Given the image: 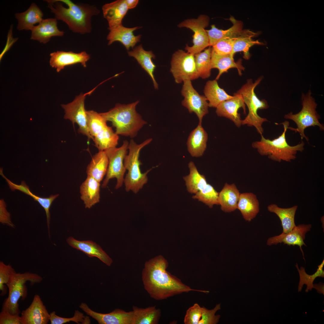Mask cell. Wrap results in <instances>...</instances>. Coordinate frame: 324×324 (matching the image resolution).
<instances>
[{"label": "cell", "mask_w": 324, "mask_h": 324, "mask_svg": "<svg viewBox=\"0 0 324 324\" xmlns=\"http://www.w3.org/2000/svg\"><path fill=\"white\" fill-rule=\"evenodd\" d=\"M118 139V135L107 126L94 137L93 141L99 151H105L116 147Z\"/></svg>", "instance_id": "obj_38"}, {"label": "cell", "mask_w": 324, "mask_h": 324, "mask_svg": "<svg viewBox=\"0 0 324 324\" xmlns=\"http://www.w3.org/2000/svg\"><path fill=\"white\" fill-rule=\"evenodd\" d=\"M22 324H47L49 321V314L40 296L34 295L28 307L21 312Z\"/></svg>", "instance_id": "obj_18"}, {"label": "cell", "mask_w": 324, "mask_h": 324, "mask_svg": "<svg viewBox=\"0 0 324 324\" xmlns=\"http://www.w3.org/2000/svg\"><path fill=\"white\" fill-rule=\"evenodd\" d=\"M49 321L51 324H63L74 322L77 324H86L91 323L88 316H86L84 314L78 310H75L74 316L71 318H68L61 317L56 315V312L52 311L50 313Z\"/></svg>", "instance_id": "obj_43"}, {"label": "cell", "mask_w": 324, "mask_h": 324, "mask_svg": "<svg viewBox=\"0 0 324 324\" xmlns=\"http://www.w3.org/2000/svg\"><path fill=\"white\" fill-rule=\"evenodd\" d=\"M128 9H133L138 4V0H125Z\"/></svg>", "instance_id": "obj_52"}, {"label": "cell", "mask_w": 324, "mask_h": 324, "mask_svg": "<svg viewBox=\"0 0 324 324\" xmlns=\"http://www.w3.org/2000/svg\"><path fill=\"white\" fill-rule=\"evenodd\" d=\"M88 93H81L76 96L71 102L67 104H62L64 110V118L70 120L74 125L76 123L79 126L78 132L86 136L89 141L93 138L90 134L87 125L86 111L85 108L84 101Z\"/></svg>", "instance_id": "obj_13"}, {"label": "cell", "mask_w": 324, "mask_h": 324, "mask_svg": "<svg viewBox=\"0 0 324 324\" xmlns=\"http://www.w3.org/2000/svg\"><path fill=\"white\" fill-rule=\"evenodd\" d=\"M183 82L181 94L184 99L182 101V104L188 109L189 113H195L198 118L199 124H202L203 117L208 112L207 99L194 89L191 80H185Z\"/></svg>", "instance_id": "obj_12"}, {"label": "cell", "mask_w": 324, "mask_h": 324, "mask_svg": "<svg viewBox=\"0 0 324 324\" xmlns=\"http://www.w3.org/2000/svg\"><path fill=\"white\" fill-rule=\"evenodd\" d=\"M301 104L302 108L300 112L295 114L291 112L285 115L284 118L292 120L297 126L296 128L289 126L288 129L296 133L298 132L302 140L304 138L308 142L309 139L304 133L305 129L311 126H317L320 130L323 131L324 126L319 122L320 117L316 110L317 104L312 96L310 90L306 94L302 93Z\"/></svg>", "instance_id": "obj_8"}, {"label": "cell", "mask_w": 324, "mask_h": 324, "mask_svg": "<svg viewBox=\"0 0 324 324\" xmlns=\"http://www.w3.org/2000/svg\"><path fill=\"white\" fill-rule=\"evenodd\" d=\"M324 265V260L321 264L318 266V268L316 272L312 275L308 274L305 272V268L301 267L299 269L298 264L296 263L295 266L298 272L300 280L298 286V292H301L304 284L307 285L305 292H308L309 290L311 291L313 288V282L315 279L317 277H324V271L323 268Z\"/></svg>", "instance_id": "obj_40"}, {"label": "cell", "mask_w": 324, "mask_h": 324, "mask_svg": "<svg viewBox=\"0 0 324 324\" xmlns=\"http://www.w3.org/2000/svg\"><path fill=\"white\" fill-rule=\"evenodd\" d=\"M236 38H225L220 39L212 46V50L219 55H230Z\"/></svg>", "instance_id": "obj_45"}, {"label": "cell", "mask_w": 324, "mask_h": 324, "mask_svg": "<svg viewBox=\"0 0 324 324\" xmlns=\"http://www.w3.org/2000/svg\"><path fill=\"white\" fill-rule=\"evenodd\" d=\"M43 280L41 276L35 273L13 272L7 285L9 290L8 296L3 303L1 310L8 311L13 315H19L20 311L18 302L21 298L22 300H24L27 296L28 289L26 283L29 281L33 285L40 283Z\"/></svg>", "instance_id": "obj_6"}, {"label": "cell", "mask_w": 324, "mask_h": 324, "mask_svg": "<svg viewBox=\"0 0 324 324\" xmlns=\"http://www.w3.org/2000/svg\"><path fill=\"white\" fill-rule=\"evenodd\" d=\"M221 309L220 304H217L213 309L209 310L195 303L186 311L184 319V324H216L219 322L220 315H216Z\"/></svg>", "instance_id": "obj_16"}, {"label": "cell", "mask_w": 324, "mask_h": 324, "mask_svg": "<svg viewBox=\"0 0 324 324\" xmlns=\"http://www.w3.org/2000/svg\"><path fill=\"white\" fill-rule=\"evenodd\" d=\"M57 20H61L74 33L82 34L92 31V18L100 10L95 6L74 3L69 0H46Z\"/></svg>", "instance_id": "obj_2"}, {"label": "cell", "mask_w": 324, "mask_h": 324, "mask_svg": "<svg viewBox=\"0 0 324 324\" xmlns=\"http://www.w3.org/2000/svg\"><path fill=\"white\" fill-rule=\"evenodd\" d=\"M57 25V20L55 18L43 19L32 30L31 39L45 44L52 37L63 36L64 32L58 29Z\"/></svg>", "instance_id": "obj_21"}, {"label": "cell", "mask_w": 324, "mask_h": 324, "mask_svg": "<svg viewBox=\"0 0 324 324\" xmlns=\"http://www.w3.org/2000/svg\"><path fill=\"white\" fill-rule=\"evenodd\" d=\"M80 308L88 315L96 320L99 324H133L134 313L133 311L126 312L116 309L107 314L98 313L92 310L87 305L82 303Z\"/></svg>", "instance_id": "obj_14"}, {"label": "cell", "mask_w": 324, "mask_h": 324, "mask_svg": "<svg viewBox=\"0 0 324 324\" xmlns=\"http://www.w3.org/2000/svg\"><path fill=\"white\" fill-rule=\"evenodd\" d=\"M100 182L89 176L80 187V198L86 208H90L100 201Z\"/></svg>", "instance_id": "obj_26"}, {"label": "cell", "mask_w": 324, "mask_h": 324, "mask_svg": "<svg viewBox=\"0 0 324 324\" xmlns=\"http://www.w3.org/2000/svg\"><path fill=\"white\" fill-rule=\"evenodd\" d=\"M192 196L194 199H197L212 208L215 205H219L218 193L211 184H207L205 187Z\"/></svg>", "instance_id": "obj_42"}, {"label": "cell", "mask_w": 324, "mask_h": 324, "mask_svg": "<svg viewBox=\"0 0 324 324\" xmlns=\"http://www.w3.org/2000/svg\"><path fill=\"white\" fill-rule=\"evenodd\" d=\"M212 51V48L209 47L194 55L196 70L199 77L202 79L207 78L211 75Z\"/></svg>", "instance_id": "obj_39"}, {"label": "cell", "mask_w": 324, "mask_h": 324, "mask_svg": "<svg viewBox=\"0 0 324 324\" xmlns=\"http://www.w3.org/2000/svg\"><path fill=\"white\" fill-rule=\"evenodd\" d=\"M242 108L246 114V108L241 95L236 93L234 94L233 98L224 101L216 107V112L219 116L227 118L232 121L236 126L240 127L242 125L240 114L238 112V109Z\"/></svg>", "instance_id": "obj_19"}, {"label": "cell", "mask_w": 324, "mask_h": 324, "mask_svg": "<svg viewBox=\"0 0 324 324\" xmlns=\"http://www.w3.org/2000/svg\"><path fill=\"white\" fill-rule=\"evenodd\" d=\"M2 170V168H1L0 174L5 179L11 190H18L27 195L31 196L32 193L30 191L29 187L26 185L24 181H22L21 184L20 185H17L14 183L4 176L3 174Z\"/></svg>", "instance_id": "obj_49"}, {"label": "cell", "mask_w": 324, "mask_h": 324, "mask_svg": "<svg viewBox=\"0 0 324 324\" xmlns=\"http://www.w3.org/2000/svg\"><path fill=\"white\" fill-rule=\"evenodd\" d=\"M297 208V205L287 208H281L274 204L267 207L269 212L275 213L279 218L283 229L282 232L285 233L291 230L296 226L295 217Z\"/></svg>", "instance_id": "obj_34"}, {"label": "cell", "mask_w": 324, "mask_h": 324, "mask_svg": "<svg viewBox=\"0 0 324 324\" xmlns=\"http://www.w3.org/2000/svg\"><path fill=\"white\" fill-rule=\"evenodd\" d=\"M102 9L104 17L108 22V29L110 30L122 25V20L128 9L125 0H117L104 4Z\"/></svg>", "instance_id": "obj_22"}, {"label": "cell", "mask_w": 324, "mask_h": 324, "mask_svg": "<svg viewBox=\"0 0 324 324\" xmlns=\"http://www.w3.org/2000/svg\"><path fill=\"white\" fill-rule=\"evenodd\" d=\"M167 260L160 255L146 262L142 273L144 287L152 298L157 300L166 299L182 293L195 291L205 293L209 291L194 289L167 271Z\"/></svg>", "instance_id": "obj_1"}, {"label": "cell", "mask_w": 324, "mask_h": 324, "mask_svg": "<svg viewBox=\"0 0 324 324\" xmlns=\"http://www.w3.org/2000/svg\"><path fill=\"white\" fill-rule=\"evenodd\" d=\"M87 125L88 132L93 138L107 125V121L102 116L94 110L86 111Z\"/></svg>", "instance_id": "obj_41"}, {"label": "cell", "mask_w": 324, "mask_h": 324, "mask_svg": "<svg viewBox=\"0 0 324 324\" xmlns=\"http://www.w3.org/2000/svg\"><path fill=\"white\" fill-rule=\"evenodd\" d=\"M311 227L310 224L298 225L288 233H285L282 232L279 235L268 238L266 244L268 246H271L283 243L284 244H286L289 246H298L302 252L303 259L305 261L302 247L303 245L306 246L304 242L305 238V234L310 230Z\"/></svg>", "instance_id": "obj_15"}, {"label": "cell", "mask_w": 324, "mask_h": 324, "mask_svg": "<svg viewBox=\"0 0 324 324\" xmlns=\"http://www.w3.org/2000/svg\"><path fill=\"white\" fill-rule=\"evenodd\" d=\"M209 22V18L207 16L201 15L197 19H187L178 25L179 27L190 28L194 32L193 36L194 45L191 47L187 45L185 48L187 52L194 55L209 46L208 35L205 29Z\"/></svg>", "instance_id": "obj_11"}, {"label": "cell", "mask_w": 324, "mask_h": 324, "mask_svg": "<svg viewBox=\"0 0 324 324\" xmlns=\"http://www.w3.org/2000/svg\"><path fill=\"white\" fill-rule=\"evenodd\" d=\"M0 324H22L20 316L12 314L7 311L1 310Z\"/></svg>", "instance_id": "obj_48"}, {"label": "cell", "mask_w": 324, "mask_h": 324, "mask_svg": "<svg viewBox=\"0 0 324 324\" xmlns=\"http://www.w3.org/2000/svg\"><path fill=\"white\" fill-rule=\"evenodd\" d=\"M256 34L255 33L249 30H243L235 38L231 56L233 58L236 52H243L244 58L246 59H249L250 54L249 51L250 47L255 45L261 44L258 40L255 41L252 39Z\"/></svg>", "instance_id": "obj_36"}, {"label": "cell", "mask_w": 324, "mask_h": 324, "mask_svg": "<svg viewBox=\"0 0 324 324\" xmlns=\"http://www.w3.org/2000/svg\"><path fill=\"white\" fill-rule=\"evenodd\" d=\"M230 20L233 25L228 29H218L214 25H212L211 29L206 30L209 39V46H212L221 39L236 37L242 33L243 31L242 22L236 20L232 16H231Z\"/></svg>", "instance_id": "obj_28"}, {"label": "cell", "mask_w": 324, "mask_h": 324, "mask_svg": "<svg viewBox=\"0 0 324 324\" xmlns=\"http://www.w3.org/2000/svg\"><path fill=\"white\" fill-rule=\"evenodd\" d=\"M152 140V138L148 139L139 144L131 140L129 143V152L125 156L124 161L125 168L128 170L124 182L127 192L131 190L136 194L147 182V174L151 169L142 173L140 168L141 163L139 157L141 149Z\"/></svg>", "instance_id": "obj_5"}, {"label": "cell", "mask_w": 324, "mask_h": 324, "mask_svg": "<svg viewBox=\"0 0 324 324\" xmlns=\"http://www.w3.org/2000/svg\"><path fill=\"white\" fill-rule=\"evenodd\" d=\"M262 78V76H260L254 82H253L251 79L248 80L247 83L237 92L242 96L244 104L248 109V113L245 118L242 120V124L254 126L261 135H262L264 131L262 127L263 123L268 121L266 118L260 116L257 111L259 109H266L269 106L266 100H260L258 98L254 92V89Z\"/></svg>", "instance_id": "obj_7"}, {"label": "cell", "mask_w": 324, "mask_h": 324, "mask_svg": "<svg viewBox=\"0 0 324 324\" xmlns=\"http://www.w3.org/2000/svg\"><path fill=\"white\" fill-rule=\"evenodd\" d=\"M134 313L133 324H157L161 315V311L155 306L145 308H140L134 306Z\"/></svg>", "instance_id": "obj_35"}, {"label": "cell", "mask_w": 324, "mask_h": 324, "mask_svg": "<svg viewBox=\"0 0 324 324\" xmlns=\"http://www.w3.org/2000/svg\"><path fill=\"white\" fill-rule=\"evenodd\" d=\"M12 27H11V28H10V30L9 31V33H8V42H7L8 44H7L6 45V46H5V48H4L3 50L2 51V53L0 54V60H1V59H2L3 56L4 55V54L5 53H6L7 52V51H8L9 49L10 48V46H11V45L9 44V43H10V41L11 40L13 39V38H12L11 39V40H10V39L11 37V36H12Z\"/></svg>", "instance_id": "obj_50"}, {"label": "cell", "mask_w": 324, "mask_h": 324, "mask_svg": "<svg viewBox=\"0 0 324 324\" xmlns=\"http://www.w3.org/2000/svg\"><path fill=\"white\" fill-rule=\"evenodd\" d=\"M108 164V158L105 152L99 151L93 156L87 167V176H92L100 182L106 173Z\"/></svg>", "instance_id": "obj_32"}, {"label": "cell", "mask_w": 324, "mask_h": 324, "mask_svg": "<svg viewBox=\"0 0 324 324\" xmlns=\"http://www.w3.org/2000/svg\"><path fill=\"white\" fill-rule=\"evenodd\" d=\"M170 71L177 83L185 80H192L199 76L196 70L194 55L178 50L172 55Z\"/></svg>", "instance_id": "obj_10"}, {"label": "cell", "mask_w": 324, "mask_h": 324, "mask_svg": "<svg viewBox=\"0 0 324 324\" xmlns=\"http://www.w3.org/2000/svg\"><path fill=\"white\" fill-rule=\"evenodd\" d=\"M15 271L10 265H6L3 262H0V290L1 296L4 295L7 293V286L9 282L11 274Z\"/></svg>", "instance_id": "obj_44"}, {"label": "cell", "mask_w": 324, "mask_h": 324, "mask_svg": "<svg viewBox=\"0 0 324 324\" xmlns=\"http://www.w3.org/2000/svg\"><path fill=\"white\" fill-rule=\"evenodd\" d=\"M211 65L212 69L217 68L219 70L218 74L215 79L216 80H218L223 73L227 72L228 70L231 68H237L240 75H241L242 71L245 69L242 64L241 60L235 62L234 58L230 55H220L217 54L212 48Z\"/></svg>", "instance_id": "obj_31"}, {"label": "cell", "mask_w": 324, "mask_h": 324, "mask_svg": "<svg viewBox=\"0 0 324 324\" xmlns=\"http://www.w3.org/2000/svg\"><path fill=\"white\" fill-rule=\"evenodd\" d=\"M208 134L202 124L197 126L190 133L187 144L188 152L193 157H199L203 155L207 147Z\"/></svg>", "instance_id": "obj_24"}, {"label": "cell", "mask_w": 324, "mask_h": 324, "mask_svg": "<svg viewBox=\"0 0 324 324\" xmlns=\"http://www.w3.org/2000/svg\"><path fill=\"white\" fill-rule=\"evenodd\" d=\"M128 145V142L124 140L120 147L112 148L104 151L108 158L109 164L106 176L102 185V188H105L109 180L113 178H116L117 181L116 189L119 188L122 185L126 170L124 161L127 154Z\"/></svg>", "instance_id": "obj_9"}, {"label": "cell", "mask_w": 324, "mask_h": 324, "mask_svg": "<svg viewBox=\"0 0 324 324\" xmlns=\"http://www.w3.org/2000/svg\"><path fill=\"white\" fill-rule=\"evenodd\" d=\"M58 196V194L51 195L48 197L42 198L36 196L33 194L31 196L34 200L37 201L45 210L46 217L47 226L50 236V209L53 201Z\"/></svg>", "instance_id": "obj_46"}, {"label": "cell", "mask_w": 324, "mask_h": 324, "mask_svg": "<svg viewBox=\"0 0 324 324\" xmlns=\"http://www.w3.org/2000/svg\"><path fill=\"white\" fill-rule=\"evenodd\" d=\"M0 222L11 227H15L11 221L10 214L6 209V205L3 199L0 200Z\"/></svg>", "instance_id": "obj_47"}, {"label": "cell", "mask_w": 324, "mask_h": 324, "mask_svg": "<svg viewBox=\"0 0 324 324\" xmlns=\"http://www.w3.org/2000/svg\"><path fill=\"white\" fill-rule=\"evenodd\" d=\"M128 55L134 57L142 68L147 73L152 79L154 88L158 89V85L157 82L154 74L156 66L152 59L155 56L151 51H147L143 48L142 44L135 47L132 50L128 52Z\"/></svg>", "instance_id": "obj_25"}, {"label": "cell", "mask_w": 324, "mask_h": 324, "mask_svg": "<svg viewBox=\"0 0 324 324\" xmlns=\"http://www.w3.org/2000/svg\"><path fill=\"white\" fill-rule=\"evenodd\" d=\"M141 28L136 27L128 28L122 25L110 30L107 37V39L108 41V45H110L115 41H119L127 50H129L130 48H133L138 42L140 41L141 35L135 36L133 32Z\"/></svg>", "instance_id": "obj_23"}, {"label": "cell", "mask_w": 324, "mask_h": 324, "mask_svg": "<svg viewBox=\"0 0 324 324\" xmlns=\"http://www.w3.org/2000/svg\"><path fill=\"white\" fill-rule=\"evenodd\" d=\"M240 194L234 184L226 183L218 193V202L221 210L225 212H230L237 209Z\"/></svg>", "instance_id": "obj_30"}, {"label": "cell", "mask_w": 324, "mask_h": 324, "mask_svg": "<svg viewBox=\"0 0 324 324\" xmlns=\"http://www.w3.org/2000/svg\"><path fill=\"white\" fill-rule=\"evenodd\" d=\"M139 101L128 104H117L107 112L100 113L107 121L111 122L115 127V133L118 135L133 138L146 122L136 110Z\"/></svg>", "instance_id": "obj_3"}, {"label": "cell", "mask_w": 324, "mask_h": 324, "mask_svg": "<svg viewBox=\"0 0 324 324\" xmlns=\"http://www.w3.org/2000/svg\"><path fill=\"white\" fill-rule=\"evenodd\" d=\"M50 55V65L56 69L58 72L66 66L77 63L86 68V62L90 58V55L84 51L76 53L71 51H57L51 53Z\"/></svg>", "instance_id": "obj_17"}, {"label": "cell", "mask_w": 324, "mask_h": 324, "mask_svg": "<svg viewBox=\"0 0 324 324\" xmlns=\"http://www.w3.org/2000/svg\"><path fill=\"white\" fill-rule=\"evenodd\" d=\"M205 96L209 102V107L216 108L222 102L233 98L219 86L217 80H208L205 86Z\"/></svg>", "instance_id": "obj_33"}, {"label": "cell", "mask_w": 324, "mask_h": 324, "mask_svg": "<svg viewBox=\"0 0 324 324\" xmlns=\"http://www.w3.org/2000/svg\"><path fill=\"white\" fill-rule=\"evenodd\" d=\"M66 242L72 247L83 252L89 257L98 258L107 266H110L112 262V259L101 248L92 241H80L70 236L67 238Z\"/></svg>", "instance_id": "obj_20"}, {"label": "cell", "mask_w": 324, "mask_h": 324, "mask_svg": "<svg viewBox=\"0 0 324 324\" xmlns=\"http://www.w3.org/2000/svg\"><path fill=\"white\" fill-rule=\"evenodd\" d=\"M43 13L34 3H33L26 11L15 14L18 23L17 28L18 30H32L34 25L40 23L43 19Z\"/></svg>", "instance_id": "obj_27"}, {"label": "cell", "mask_w": 324, "mask_h": 324, "mask_svg": "<svg viewBox=\"0 0 324 324\" xmlns=\"http://www.w3.org/2000/svg\"><path fill=\"white\" fill-rule=\"evenodd\" d=\"M237 209L245 221H251L259 212V203L256 195L252 193L240 194Z\"/></svg>", "instance_id": "obj_29"}, {"label": "cell", "mask_w": 324, "mask_h": 324, "mask_svg": "<svg viewBox=\"0 0 324 324\" xmlns=\"http://www.w3.org/2000/svg\"><path fill=\"white\" fill-rule=\"evenodd\" d=\"M189 174L183 177L187 190L191 194H196L207 184L206 177L198 172L194 163L192 161L188 164Z\"/></svg>", "instance_id": "obj_37"}, {"label": "cell", "mask_w": 324, "mask_h": 324, "mask_svg": "<svg viewBox=\"0 0 324 324\" xmlns=\"http://www.w3.org/2000/svg\"><path fill=\"white\" fill-rule=\"evenodd\" d=\"M313 288L315 289L318 293L324 295V285L322 282L319 284H313Z\"/></svg>", "instance_id": "obj_51"}, {"label": "cell", "mask_w": 324, "mask_h": 324, "mask_svg": "<svg viewBox=\"0 0 324 324\" xmlns=\"http://www.w3.org/2000/svg\"><path fill=\"white\" fill-rule=\"evenodd\" d=\"M280 124L283 125L284 131L277 138L271 140L266 139L261 135L260 140L254 142L252 146L256 149L261 155L267 156L273 161L279 162L282 161L290 162L296 158L298 152L303 151L304 143L302 140L295 146L290 145L286 138L289 122L285 121Z\"/></svg>", "instance_id": "obj_4"}]
</instances>
